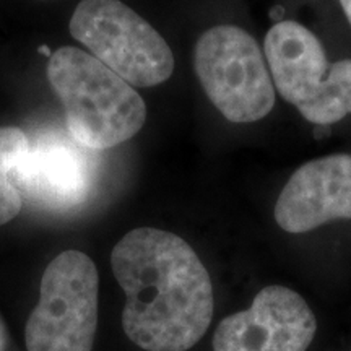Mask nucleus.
<instances>
[{"mask_svg": "<svg viewBox=\"0 0 351 351\" xmlns=\"http://www.w3.org/2000/svg\"><path fill=\"white\" fill-rule=\"evenodd\" d=\"M111 265L125 293L122 327L147 351H187L213 319V287L194 249L174 232L132 230L114 245Z\"/></svg>", "mask_w": 351, "mask_h": 351, "instance_id": "f257e3e1", "label": "nucleus"}, {"mask_svg": "<svg viewBox=\"0 0 351 351\" xmlns=\"http://www.w3.org/2000/svg\"><path fill=\"white\" fill-rule=\"evenodd\" d=\"M47 78L59 96L70 137L91 152H103L137 135L147 106L130 83L78 47L52 52Z\"/></svg>", "mask_w": 351, "mask_h": 351, "instance_id": "f03ea898", "label": "nucleus"}, {"mask_svg": "<svg viewBox=\"0 0 351 351\" xmlns=\"http://www.w3.org/2000/svg\"><path fill=\"white\" fill-rule=\"evenodd\" d=\"M274 86L311 124L332 125L351 114V59L328 64L322 43L293 20L271 26L263 41Z\"/></svg>", "mask_w": 351, "mask_h": 351, "instance_id": "7ed1b4c3", "label": "nucleus"}, {"mask_svg": "<svg viewBox=\"0 0 351 351\" xmlns=\"http://www.w3.org/2000/svg\"><path fill=\"white\" fill-rule=\"evenodd\" d=\"M194 69L205 95L230 122H257L275 106V86L262 47L239 26L219 25L202 34Z\"/></svg>", "mask_w": 351, "mask_h": 351, "instance_id": "20e7f679", "label": "nucleus"}, {"mask_svg": "<svg viewBox=\"0 0 351 351\" xmlns=\"http://www.w3.org/2000/svg\"><path fill=\"white\" fill-rule=\"evenodd\" d=\"M70 34L132 86H156L174 72L165 38L121 0H82L70 19Z\"/></svg>", "mask_w": 351, "mask_h": 351, "instance_id": "39448f33", "label": "nucleus"}, {"mask_svg": "<svg viewBox=\"0 0 351 351\" xmlns=\"http://www.w3.org/2000/svg\"><path fill=\"white\" fill-rule=\"evenodd\" d=\"M99 275L80 251L59 254L44 271L25 330L28 351H91L98 327Z\"/></svg>", "mask_w": 351, "mask_h": 351, "instance_id": "423d86ee", "label": "nucleus"}, {"mask_svg": "<svg viewBox=\"0 0 351 351\" xmlns=\"http://www.w3.org/2000/svg\"><path fill=\"white\" fill-rule=\"evenodd\" d=\"M317 320L304 298L280 285L257 293L252 306L228 315L213 335L215 351H306Z\"/></svg>", "mask_w": 351, "mask_h": 351, "instance_id": "0eeeda50", "label": "nucleus"}, {"mask_svg": "<svg viewBox=\"0 0 351 351\" xmlns=\"http://www.w3.org/2000/svg\"><path fill=\"white\" fill-rule=\"evenodd\" d=\"M93 161L88 150L59 132H41L29 138L15 166V186L21 197L39 207L67 210L80 205L93 186Z\"/></svg>", "mask_w": 351, "mask_h": 351, "instance_id": "6e6552de", "label": "nucleus"}, {"mask_svg": "<svg viewBox=\"0 0 351 351\" xmlns=\"http://www.w3.org/2000/svg\"><path fill=\"white\" fill-rule=\"evenodd\" d=\"M275 219L287 232L313 231L351 219V155H330L302 165L285 184Z\"/></svg>", "mask_w": 351, "mask_h": 351, "instance_id": "1a4fd4ad", "label": "nucleus"}, {"mask_svg": "<svg viewBox=\"0 0 351 351\" xmlns=\"http://www.w3.org/2000/svg\"><path fill=\"white\" fill-rule=\"evenodd\" d=\"M28 143L29 137L19 127H0V226L12 221L23 207L13 173Z\"/></svg>", "mask_w": 351, "mask_h": 351, "instance_id": "9d476101", "label": "nucleus"}, {"mask_svg": "<svg viewBox=\"0 0 351 351\" xmlns=\"http://www.w3.org/2000/svg\"><path fill=\"white\" fill-rule=\"evenodd\" d=\"M7 348V332L5 327H3L2 320H0V351H5Z\"/></svg>", "mask_w": 351, "mask_h": 351, "instance_id": "9b49d317", "label": "nucleus"}, {"mask_svg": "<svg viewBox=\"0 0 351 351\" xmlns=\"http://www.w3.org/2000/svg\"><path fill=\"white\" fill-rule=\"evenodd\" d=\"M340 3H341V8H343L346 19H348L351 25V0H340Z\"/></svg>", "mask_w": 351, "mask_h": 351, "instance_id": "f8f14e48", "label": "nucleus"}, {"mask_svg": "<svg viewBox=\"0 0 351 351\" xmlns=\"http://www.w3.org/2000/svg\"><path fill=\"white\" fill-rule=\"evenodd\" d=\"M39 52H41V54H44V56H49V57H51V51L47 49V46H41V47H39Z\"/></svg>", "mask_w": 351, "mask_h": 351, "instance_id": "ddd939ff", "label": "nucleus"}]
</instances>
